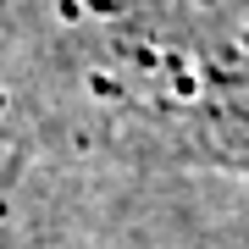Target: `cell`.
<instances>
[{"instance_id":"cell-1","label":"cell","mask_w":249,"mask_h":249,"mask_svg":"<svg viewBox=\"0 0 249 249\" xmlns=\"http://www.w3.org/2000/svg\"><path fill=\"white\" fill-rule=\"evenodd\" d=\"M22 144L0 127V249H11V227H6V183H11V166H17Z\"/></svg>"}]
</instances>
